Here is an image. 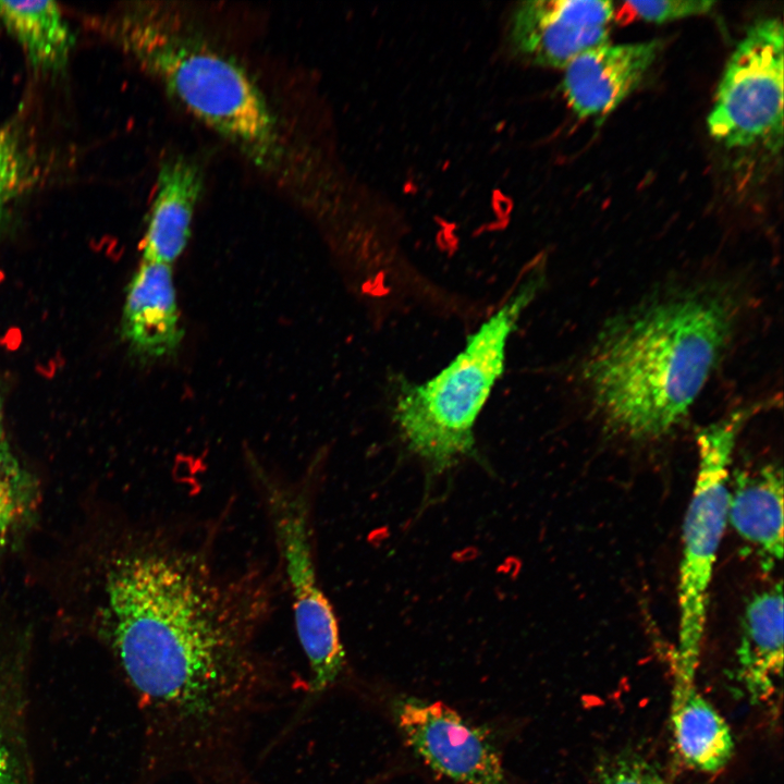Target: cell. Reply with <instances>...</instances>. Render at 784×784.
Masks as SVG:
<instances>
[{
    "instance_id": "6da1fadb",
    "label": "cell",
    "mask_w": 784,
    "mask_h": 784,
    "mask_svg": "<svg viewBox=\"0 0 784 784\" xmlns=\"http://www.w3.org/2000/svg\"><path fill=\"white\" fill-rule=\"evenodd\" d=\"M103 592L112 652L145 715L164 727L226 720L274 672L258 645L272 584L222 565L209 541L156 528L113 556Z\"/></svg>"
},
{
    "instance_id": "7a4b0ae2",
    "label": "cell",
    "mask_w": 784,
    "mask_h": 784,
    "mask_svg": "<svg viewBox=\"0 0 784 784\" xmlns=\"http://www.w3.org/2000/svg\"><path fill=\"white\" fill-rule=\"evenodd\" d=\"M738 314L732 287L696 282L646 296L605 322L580 370L605 427L634 441L670 434L723 357Z\"/></svg>"
},
{
    "instance_id": "3957f363",
    "label": "cell",
    "mask_w": 784,
    "mask_h": 784,
    "mask_svg": "<svg viewBox=\"0 0 784 784\" xmlns=\"http://www.w3.org/2000/svg\"><path fill=\"white\" fill-rule=\"evenodd\" d=\"M125 49L195 119L258 166L280 156L274 115L248 71L234 58L157 11L122 19Z\"/></svg>"
},
{
    "instance_id": "277c9868",
    "label": "cell",
    "mask_w": 784,
    "mask_h": 784,
    "mask_svg": "<svg viewBox=\"0 0 784 784\" xmlns=\"http://www.w3.org/2000/svg\"><path fill=\"white\" fill-rule=\"evenodd\" d=\"M543 281L540 266L530 270L445 368L426 382L401 384L394 421L408 449L434 474L474 453L475 422L503 372L510 335Z\"/></svg>"
},
{
    "instance_id": "5b68a950",
    "label": "cell",
    "mask_w": 784,
    "mask_h": 784,
    "mask_svg": "<svg viewBox=\"0 0 784 784\" xmlns=\"http://www.w3.org/2000/svg\"><path fill=\"white\" fill-rule=\"evenodd\" d=\"M747 417L735 412L698 434V470L683 525L673 688L696 685L710 585L727 522L730 466Z\"/></svg>"
},
{
    "instance_id": "8992f818",
    "label": "cell",
    "mask_w": 784,
    "mask_h": 784,
    "mask_svg": "<svg viewBox=\"0 0 784 784\" xmlns=\"http://www.w3.org/2000/svg\"><path fill=\"white\" fill-rule=\"evenodd\" d=\"M277 549L286 578L294 626L308 665L306 691L319 697L340 678L345 665L339 624L317 576L309 503L296 488L256 469Z\"/></svg>"
},
{
    "instance_id": "52a82bcc",
    "label": "cell",
    "mask_w": 784,
    "mask_h": 784,
    "mask_svg": "<svg viewBox=\"0 0 784 784\" xmlns=\"http://www.w3.org/2000/svg\"><path fill=\"white\" fill-rule=\"evenodd\" d=\"M784 33L777 19L749 27L718 86L708 128L728 148L758 143L776 150L783 138Z\"/></svg>"
},
{
    "instance_id": "ba28073f",
    "label": "cell",
    "mask_w": 784,
    "mask_h": 784,
    "mask_svg": "<svg viewBox=\"0 0 784 784\" xmlns=\"http://www.w3.org/2000/svg\"><path fill=\"white\" fill-rule=\"evenodd\" d=\"M390 707L404 742L433 772L458 784H511L490 734L453 708L409 695Z\"/></svg>"
},
{
    "instance_id": "9c48e42d",
    "label": "cell",
    "mask_w": 784,
    "mask_h": 784,
    "mask_svg": "<svg viewBox=\"0 0 784 784\" xmlns=\"http://www.w3.org/2000/svg\"><path fill=\"white\" fill-rule=\"evenodd\" d=\"M614 9L610 1H526L511 16L510 44L525 61L565 68L581 52L608 42Z\"/></svg>"
},
{
    "instance_id": "30bf717a",
    "label": "cell",
    "mask_w": 784,
    "mask_h": 784,
    "mask_svg": "<svg viewBox=\"0 0 784 784\" xmlns=\"http://www.w3.org/2000/svg\"><path fill=\"white\" fill-rule=\"evenodd\" d=\"M660 50L656 40L590 48L566 66L562 90L573 111L600 121L642 81Z\"/></svg>"
},
{
    "instance_id": "8fae6325",
    "label": "cell",
    "mask_w": 784,
    "mask_h": 784,
    "mask_svg": "<svg viewBox=\"0 0 784 784\" xmlns=\"http://www.w3.org/2000/svg\"><path fill=\"white\" fill-rule=\"evenodd\" d=\"M121 331L142 359L162 358L177 348L182 329L170 265L142 260L127 287Z\"/></svg>"
},
{
    "instance_id": "7c38bea8",
    "label": "cell",
    "mask_w": 784,
    "mask_h": 784,
    "mask_svg": "<svg viewBox=\"0 0 784 784\" xmlns=\"http://www.w3.org/2000/svg\"><path fill=\"white\" fill-rule=\"evenodd\" d=\"M728 494L727 520L758 553L764 571L783 556V471L774 463L737 471Z\"/></svg>"
},
{
    "instance_id": "4fadbf2b",
    "label": "cell",
    "mask_w": 784,
    "mask_h": 784,
    "mask_svg": "<svg viewBox=\"0 0 784 784\" xmlns=\"http://www.w3.org/2000/svg\"><path fill=\"white\" fill-rule=\"evenodd\" d=\"M736 676L751 702L769 700L783 670V588L777 583L747 603L737 649Z\"/></svg>"
},
{
    "instance_id": "5bb4252c",
    "label": "cell",
    "mask_w": 784,
    "mask_h": 784,
    "mask_svg": "<svg viewBox=\"0 0 784 784\" xmlns=\"http://www.w3.org/2000/svg\"><path fill=\"white\" fill-rule=\"evenodd\" d=\"M198 166L171 157L161 166L143 242V260L170 265L185 249L201 191Z\"/></svg>"
},
{
    "instance_id": "9a60e30c",
    "label": "cell",
    "mask_w": 784,
    "mask_h": 784,
    "mask_svg": "<svg viewBox=\"0 0 784 784\" xmlns=\"http://www.w3.org/2000/svg\"><path fill=\"white\" fill-rule=\"evenodd\" d=\"M671 730L682 762L698 772L716 773L734 752L731 728L696 686L672 690Z\"/></svg>"
},
{
    "instance_id": "2e32d148",
    "label": "cell",
    "mask_w": 784,
    "mask_h": 784,
    "mask_svg": "<svg viewBox=\"0 0 784 784\" xmlns=\"http://www.w3.org/2000/svg\"><path fill=\"white\" fill-rule=\"evenodd\" d=\"M0 22L35 69L52 72L68 63L73 39L58 3L0 1Z\"/></svg>"
},
{
    "instance_id": "e0dca14e",
    "label": "cell",
    "mask_w": 784,
    "mask_h": 784,
    "mask_svg": "<svg viewBox=\"0 0 784 784\" xmlns=\"http://www.w3.org/2000/svg\"><path fill=\"white\" fill-rule=\"evenodd\" d=\"M34 481L11 451L0 443V547L9 543L34 505Z\"/></svg>"
},
{
    "instance_id": "ac0fdd59",
    "label": "cell",
    "mask_w": 784,
    "mask_h": 784,
    "mask_svg": "<svg viewBox=\"0 0 784 784\" xmlns=\"http://www.w3.org/2000/svg\"><path fill=\"white\" fill-rule=\"evenodd\" d=\"M595 784H677L652 762L635 752H621L604 761Z\"/></svg>"
},
{
    "instance_id": "d6986e66",
    "label": "cell",
    "mask_w": 784,
    "mask_h": 784,
    "mask_svg": "<svg viewBox=\"0 0 784 784\" xmlns=\"http://www.w3.org/2000/svg\"><path fill=\"white\" fill-rule=\"evenodd\" d=\"M25 161L16 136L0 128V219L21 191Z\"/></svg>"
},
{
    "instance_id": "ffe728a7",
    "label": "cell",
    "mask_w": 784,
    "mask_h": 784,
    "mask_svg": "<svg viewBox=\"0 0 784 784\" xmlns=\"http://www.w3.org/2000/svg\"><path fill=\"white\" fill-rule=\"evenodd\" d=\"M616 17L636 16L648 22L664 23L709 12L713 1L670 0V1H627Z\"/></svg>"
},
{
    "instance_id": "44dd1931",
    "label": "cell",
    "mask_w": 784,
    "mask_h": 784,
    "mask_svg": "<svg viewBox=\"0 0 784 784\" xmlns=\"http://www.w3.org/2000/svg\"><path fill=\"white\" fill-rule=\"evenodd\" d=\"M0 615V649L11 626ZM0 784H25L16 750L0 722Z\"/></svg>"
},
{
    "instance_id": "7402d4cb",
    "label": "cell",
    "mask_w": 784,
    "mask_h": 784,
    "mask_svg": "<svg viewBox=\"0 0 784 784\" xmlns=\"http://www.w3.org/2000/svg\"><path fill=\"white\" fill-rule=\"evenodd\" d=\"M3 402L2 397L0 395V443L5 441V433H4V424H3Z\"/></svg>"
}]
</instances>
